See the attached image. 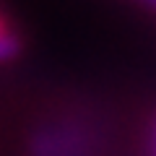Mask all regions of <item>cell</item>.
<instances>
[{
    "label": "cell",
    "mask_w": 156,
    "mask_h": 156,
    "mask_svg": "<svg viewBox=\"0 0 156 156\" xmlns=\"http://www.w3.org/2000/svg\"><path fill=\"white\" fill-rule=\"evenodd\" d=\"M16 47H18V42L3 29V23H0V60H3V57H11L13 52H16Z\"/></svg>",
    "instance_id": "1"
},
{
    "label": "cell",
    "mask_w": 156,
    "mask_h": 156,
    "mask_svg": "<svg viewBox=\"0 0 156 156\" xmlns=\"http://www.w3.org/2000/svg\"><path fill=\"white\" fill-rule=\"evenodd\" d=\"M146 3H151V5H156V0H146Z\"/></svg>",
    "instance_id": "2"
},
{
    "label": "cell",
    "mask_w": 156,
    "mask_h": 156,
    "mask_svg": "<svg viewBox=\"0 0 156 156\" xmlns=\"http://www.w3.org/2000/svg\"><path fill=\"white\" fill-rule=\"evenodd\" d=\"M154 156H156V151H154Z\"/></svg>",
    "instance_id": "3"
}]
</instances>
